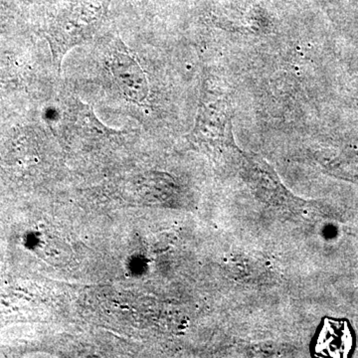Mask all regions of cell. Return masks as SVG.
Returning a JSON list of instances; mask_svg holds the SVG:
<instances>
[{"mask_svg": "<svg viewBox=\"0 0 358 358\" xmlns=\"http://www.w3.org/2000/svg\"><path fill=\"white\" fill-rule=\"evenodd\" d=\"M194 134L209 147L235 152L229 99L224 92L205 84L200 96L199 115Z\"/></svg>", "mask_w": 358, "mask_h": 358, "instance_id": "1", "label": "cell"}, {"mask_svg": "<svg viewBox=\"0 0 358 358\" xmlns=\"http://www.w3.org/2000/svg\"><path fill=\"white\" fill-rule=\"evenodd\" d=\"M98 18L96 16L80 15L75 17L61 18L52 24L46 32L47 40L50 44L52 55L56 67L60 69L66 54L84 43L96 31Z\"/></svg>", "mask_w": 358, "mask_h": 358, "instance_id": "2", "label": "cell"}, {"mask_svg": "<svg viewBox=\"0 0 358 358\" xmlns=\"http://www.w3.org/2000/svg\"><path fill=\"white\" fill-rule=\"evenodd\" d=\"M110 65L117 86L127 98L136 103L143 102L148 98L147 77L128 52L120 48L113 52Z\"/></svg>", "mask_w": 358, "mask_h": 358, "instance_id": "3", "label": "cell"}]
</instances>
